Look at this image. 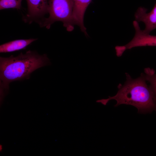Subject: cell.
Returning <instances> with one entry per match:
<instances>
[{
    "instance_id": "277c9868",
    "label": "cell",
    "mask_w": 156,
    "mask_h": 156,
    "mask_svg": "<svg viewBox=\"0 0 156 156\" xmlns=\"http://www.w3.org/2000/svg\"><path fill=\"white\" fill-rule=\"evenodd\" d=\"M133 25L135 33L132 40L123 46H117L115 47L116 55L121 56L126 50L139 47L156 46V36L152 35L141 30L138 22L134 20Z\"/></svg>"
},
{
    "instance_id": "8992f818",
    "label": "cell",
    "mask_w": 156,
    "mask_h": 156,
    "mask_svg": "<svg viewBox=\"0 0 156 156\" xmlns=\"http://www.w3.org/2000/svg\"><path fill=\"white\" fill-rule=\"evenodd\" d=\"M147 9L140 7L137 10L134 15L135 20L138 22H142L145 25L144 30L150 34L156 29V3L151 11L147 13Z\"/></svg>"
},
{
    "instance_id": "30bf717a",
    "label": "cell",
    "mask_w": 156,
    "mask_h": 156,
    "mask_svg": "<svg viewBox=\"0 0 156 156\" xmlns=\"http://www.w3.org/2000/svg\"><path fill=\"white\" fill-rule=\"evenodd\" d=\"M22 0H0V9H20Z\"/></svg>"
},
{
    "instance_id": "9c48e42d",
    "label": "cell",
    "mask_w": 156,
    "mask_h": 156,
    "mask_svg": "<svg viewBox=\"0 0 156 156\" xmlns=\"http://www.w3.org/2000/svg\"><path fill=\"white\" fill-rule=\"evenodd\" d=\"M144 74L146 81L150 83L149 86L156 98V73L155 70L149 68H146L144 69Z\"/></svg>"
},
{
    "instance_id": "7a4b0ae2",
    "label": "cell",
    "mask_w": 156,
    "mask_h": 156,
    "mask_svg": "<svg viewBox=\"0 0 156 156\" xmlns=\"http://www.w3.org/2000/svg\"><path fill=\"white\" fill-rule=\"evenodd\" d=\"M50 64L46 54L40 55L30 51L16 57H0L1 92L8 89L10 83L29 78L35 70Z\"/></svg>"
},
{
    "instance_id": "5b68a950",
    "label": "cell",
    "mask_w": 156,
    "mask_h": 156,
    "mask_svg": "<svg viewBox=\"0 0 156 156\" xmlns=\"http://www.w3.org/2000/svg\"><path fill=\"white\" fill-rule=\"evenodd\" d=\"M28 12L24 20L28 23L33 21L39 23L44 18V16L48 13V0H26Z\"/></svg>"
},
{
    "instance_id": "8fae6325",
    "label": "cell",
    "mask_w": 156,
    "mask_h": 156,
    "mask_svg": "<svg viewBox=\"0 0 156 156\" xmlns=\"http://www.w3.org/2000/svg\"><path fill=\"white\" fill-rule=\"evenodd\" d=\"M3 149V146L2 145H0V151H1Z\"/></svg>"
},
{
    "instance_id": "6da1fadb",
    "label": "cell",
    "mask_w": 156,
    "mask_h": 156,
    "mask_svg": "<svg viewBox=\"0 0 156 156\" xmlns=\"http://www.w3.org/2000/svg\"><path fill=\"white\" fill-rule=\"evenodd\" d=\"M126 80L124 84L119 83L116 94L108 98L96 101L105 105L112 100L116 101L115 107L121 104L133 106L136 107L139 113L144 114L156 112V98L150 87L146 82L144 73L136 79L132 78L126 73Z\"/></svg>"
},
{
    "instance_id": "ba28073f",
    "label": "cell",
    "mask_w": 156,
    "mask_h": 156,
    "mask_svg": "<svg viewBox=\"0 0 156 156\" xmlns=\"http://www.w3.org/2000/svg\"><path fill=\"white\" fill-rule=\"evenodd\" d=\"M37 39L32 38L17 40L4 43L0 46V52H10L24 49Z\"/></svg>"
},
{
    "instance_id": "3957f363",
    "label": "cell",
    "mask_w": 156,
    "mask_h": 156,
    "mask_svg": "<svg viewBox=\"0 0 156 156\" xmlns=\"http://www.w3.org/2000/svg\"><path fill=\"white\" fill-rule=\"evenodd\" d=\"M73 8L72 0H49V16L44 18L39 24L41 27L49 29L55 22L60 21L63 23L68 31H72L75 25Z\"/></svg>"
},
{
    "instance_id": "52a82bcc",
    "label": "cell",
    "mask_w": 156,
    "mask_h": 156,
    "mask_svg": "<svg viewBox=\"0 0 156 156\" xmlns=\"http://www.w3.org/2000/svg\"><path fill=\"white\" fill-rule=\"evenodd\" d=\"M92 0H72L73 8V16L75 25H78L81 31L88 36L83 23L84 16L87 8Z\"/></svg>"
}]
</instances>
